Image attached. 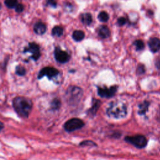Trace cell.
Returning <instances> with one entry per match:
<instances>
[{
	"mask_svg": "<svg viewBox=\"0 0 160 160\" xmlns=\"http://www.w3.org/2000/svg\"><path fill=\"white\" fill-rule=\"evenodd\" d=\"M13 106L19 116L27 118L33 109V102L28 98L18 96L13 100Z\"/></svg>",
	"mask_w": 160,
	"mask_h": 160,
	"instance_id": "6da1fadb",
	"label": "cell"
},
{
	"mask_svg": "<svg viewBox=\"0 0 160 160\" xmlns=\"http://www.w3.org/2000/svg\"><path fill=\"white\" fill-rule=\"evenodd\" d=\"M106 113L109 117L113 118H123L127 115V106L122 101H113L109 105Z\"/></svg>",
	"mask_w": 160,
	"mask_h": 160,
	"instance_id": "7a4b0ae2",
	"label": "cell"
},
{
	"mask_svg": "<svg viewBox=\"0 0 160 160\" xmlns=\"http://www.w3.org/2000/svg\"><path fill=\"white\" fill-rule=\"evenodd\" d=\"M83 95V91L79 87L71 86L66 91V98L68 101L71 104L77 103L81 100Z\"/></svg>",
	"mask_w": 160,
	"mask_h": 160,
	"instance_id": "3957f363",
	"label": "cell"
},
{
	"mask_svg": "<svg viewBox=\"0 0 160 160\" xmlns=\"http://www.w3.org/2000/svg\"><path fill=\"white\" fill-rule=\"evenodd\" d=\"M125 141L138 148H143L147 144V139L146 137L140 135L131 136H126Z\"/></svg>",
	"mask_w": 160,
	"mask_h": 160,
	"instance_id": "277c9868",
	"label": "cell"
},
{
	"mask_svg": "<svg viewBox=\"0 0 160 160\" xmlns=\"http://www.w3.org/2000/svg\"><path fill=\"white\" fill-rule=\"evenodd\" d=\"M84 122L78 118H72L67 121L64 124V128L68 132L74 131L84 126Z\"/></svg>",
	"mask_w": 160,
	"mask_h": 160,
	"instance_id": "5b68a950",
	"label": "cell"
},
{
	"mask_svg": "<svg viewBox=\"0 0 160 160\" xmlns=\"http://www.w3.org/2000/svg\"><path fill=\"white\" fill-rule=\"evenodd\" d=\"M59 74V71L53 67H45L43 68L38 74V78L41 79L44 77H47L49 79H51L56 77Z\"/></svg>",
	"mask_w": 160,
	"mask_h": 160,
	"instance_id": "8992f818",
	"label": "cell"
},
{
	"mask_svg": "<svg viewBox=\"0 0 160 160\" xmlns=\"http://www.w3.org/2000/svg\"><path fill=\"white\" fill-rule=\"evenodd\" d=\"M55 57L57 62L60 63H66L70 59V56L68 53L62 50L59 47L55 48Z\"/></svg>",
	"mask_w": 160,
	"mask_h": 160,
	"instance_id": "52a82bcc",
	"label": "cell"
},
{
	"mask_svg": "<svg viewBox=\"0 0 160 160\" xmlns=\"http://www.w3.org/2000/svg\"><path fill=\"white\" fill-rule=\"evenodd\" d=\"M25 52H29L32 53L31 58L35 61L38 59L41 56L39 46L35 43H30L28 45V47L25 49Z\"/></svg>",
	"mask_w": 160,
	"mask_h": 160,
	"instance_id": "ba28073f",
	"label": "cell"
},
{
	"mask_svg": "<svg viewBox=\"0 0 160 160\" xmlns=\"http://www.w3.org/2000/svg\"><path fill=\"white\" fill-rule=\"evenodd\" d=\"M117 91L116 86H111L108 88H98V93L101 97L111 98L115 94Z\"/></svg>",
	"mask_w": 160,
	"mask_h": 160,
	"instance_id": "9c48e42d",
	"label": "cell"
},
{
	"mask_svg": "<svg viewBox=\"0 0 160 160\" xmlns=\"http://www.w3.org/2000/svg\"><path fill=\"white\" fill-rule=\"evenodd\" d=\"M148 46L152 52L158 51L160 49V40L158 38H151L148 41Z\"/></svg>",
	"mask_w": 160,
	"mask_h": 160,
	"instance_id": "30bf717a",
	"label": "cell"
},
{
	"mask_svg": "<svg viewBox=\"0 0 160 160\" xmlns=\"http://www.w3.org/2000/svg\"><path fill=\"white\" fill-rule=\"evenodd\" d=\"M46 30V26L41 22L36 23L34 26V31L37 35H43Z\"/></svg>",
	"mask_w": 160,
	"mask_h": 160,
	"instance_id": "8fae6325",
	"label": "cell"
},
{
	"mask_svg": "<svg viewBox=\"0 0 160 160\" xmlns=\"http://www.w3.org/2000/svg\"><path fill=\"white\" fill-rule=\"evenodd\" d=\"M99 36L101 37L103 39L108 38L111 35V32H110L109 29L106 26H103L100 28L98 31Z\"/></svg>",
	"mask_w": 160,
	"mask_h": 160,
	"instance_id": "7c38bea8",
	"label": "cell"
},
{
	"mask_svg": "<svg viewBox=\"0 0 160 160\" xmlns=\"http://www.w3.org/2000/svg\"><path fill=\"white\" fill-rule=\"evenodd\" d=\"M100 106V101L99 100L95 101V102H94L93 106H91V108L88 110V115H90L91 116H94L95 115H96V112L98 111Z\"/></svg>",
	"mask_w": 160,
	"mask_h": 160,
	"instance_id": "4fadbf2b",
	"label": "cell"
},
{
	"mask_svg": "<svg viewBox=\"0 0 160 160\" xmlns=\"http://www.w3.org/2000/svg\"><path fill=\"white\" fill-rule=\"evenodd\" d=\"M85 33L81 30H76L73 33V38L76 41H81L85 38Z\"/></svg>",
	"mask_w": 160,
	"mask_h": 160,
	"instance_id": "5bb4252c",
	"label": "cell"
},
{
	"mask_svg": "<svg viewBox=\"0 0 160 160\" xmlns=\"http://www.w3.org/2000/svg\"><path fill=\"white\" fill-rule=\"evenodd\" d=\"M93 21L92 16L90 13L83 14L81 16V22L86 25H90Z\"/></svg>",
	"mask_w": 160,
	"mask_h": 160,
	"instance_id": "9a60e30c",
	"label": "cell"
},
{
	"mask_svg": "<svg viewBox=\"0 0 160 160\" xmlns=\"http://www.w3.org/2000/svg\"><path fill=\"white\" fill-rule=\"evenodd\" d=\"M149 105L150 103L148 101H144L142 104H140L138 108V113L139 115H144V114H145L148 111Z\"/></svg>",
	"mask_w": 160,
	"mask_h": 160,
	"instance_id": "2e32d148",
	"label": "cell"
},
{
	"mask_svg": "<svg viewBox=\"0 0 160 160\" xmlns=\"http://www.w3.org/2000/svg\"><path fill=\"white\" fill-rule=\"evenodd\" d=\"M63 34V29L60 26H55L52 29V35L53 36L60 37Z\"/></svg>",
	"mask_w": 160,
	"mask_h": 160,
	"instance_id": "e0dca14e",
	"label": "cell"
},
{
	"mask_svg": "<svg viewBox=\"0 0 160 160\" xmlns=\"http://www.w3.org/2000/svg\"><path fill=\"white\" fill-rule=\"evenodd\" d=\"M99 20L101 22H107L109 20V15L108 14L105 12V11H101V12L99 14L98 16Z\"/></svg>",
	"mask_w": 160,
	"mask_h": 160,
	"instance_id": "ac0fdd59",
	"label": "cell"
},
{
	"mask_svg": "<svg viewBox=\"0 0 160 160\" xmlns=\"http://www.w3.org/2000/svg\"><path fill=\"white\" fill-rule=\"evenodd\" d=\"M133 44H134V45L135 46L136 50H138V51L142 50V49H143L144 48V42L142 40H136L134 42V43H133Z\"/></svg>",
	"mask_w": 160,
	"mask_h": 160,
	"instance_id": "d6986e66",
	"label": "cell"
},
{
	"mask_svg": "<svg viewBox=\"0 0 160 160\" xmlns=\"http://www.w3.org/2000/svg\"><path fill=\"white\" fill-rule=\"evenodd\" d=\"M60 106H61V102L58 100V99L55 98L51 102V106L53 109H54V110L58 109L60 108Z\"/></svg>",
	"mask_w": 160,
	"mask_h": 160,
	"instance_id": "ffe728a7",
	"label": "cell"
},
{
	"mask_svg": "<svg viewBox=\"0 0 160 160\" xmlns=\"http://www.w3.org/2000/svg\"><path fill=\"white\" fill-rule=\"evenodd\" d=\"M5 3L6 6L10 8H13L18 5V1L17 0H5Z\"/></svg>",
	"mask_w": 160,
	"mask_h": 160,
	"instance_id": "44dd1931",
	"label": "cell"
},
{
	"mask_svg": "<svg viewBox=\"0 0 160 160\" xmlns=\"http://www.w3.org/2000/svg\"><path fill=\"white\" fill-rule=\"evenodd\" d=\"M16 74L20 77H23L26 74V69L23 66H18L16 68Z\"/></svg>",
	"mask_w": 160,
	"mask_h": 160,
	"instance_id": "7402d4cb",
	"label": "cell"
},
{
	"mask_svg": "<svg viewBox=\"0 0 160 160\" xmlns=\"http://www.w3.org/2000/svg\"><path fill=\"white\" fill-rule=\"evenodd\" d=\"M126 19L124 17H121L118 19L117 23L120 26H122L126 24Z\"/></svg>",
	"mask_w": 160,
	"mask_h": 160,
	"instance_id": "603a6c76",
	"label": "cell"
},
{
	"mask_svg": "<svg viewBox=\"0 0 160 160\" xmlns=\"http://www.w3.org/2000/svg\"><path fill=\"white\" fill-rule=\"evenodd\" d=\"M137 72L138 74H143L145 72V68L143 64H139L137 68Z\"/></svg>",
	"mask_w": 160,
	"mask_h": 160,
	"instance_id": "cb8c5ba5",
	"label": "cell"
},
{
	"mask_svg": "<svg viewBox=\"0 0 160 160\" xmlns=\"http://www.w3.org/2000/svg\"><path fill=\"white\" fill-rule=\"evenodd\" d=\"M80 145L82 146H93V145H96L94 142H91V141H85V142H83L80 144Z\"/></svg>",
	"mask_w": 160,
	"mask_h": 160,
	"instance_id": "d4e9b609",
	"label": "cell"
},
{
	"mask_svg": "<svg viewBox=\"0 0 160 160\" xmlns=\"http://www.w3.org/2000/svg\"><path fill=\"white\" fill-rule=\"evenodd\" d=\"M15 10L18 13H21L24 10V6L22 4H18V5L15 7Z\"/></svg>",
	"mask_w": 160,
	"mask_h": 160,
	"instance_id": "484cf974",
	"label": "cell"
},
{
	"mask_svg": "<svg viewBox=\"0 0 160 160\" xmlns=\"http://www.w3.org/2000/svg\"><path fill=\"white\" fill-rule=\"evenodd\" d=\"M47 4L53 8H56L57 6V3L56 0H47Z\"/></svg>",
	"mask_w": 160,
	"mask_h": 160,
	"instance_id": "4316f807",
	"label": "cell"
},
{
	"mask_svg": "<svg viewBox=\"0 0 160 160\" xmlns=\"http://www.w3.org/2000/svg\"><path fill=\"white\" fill-rule=\"evenodd\" d=\"M155 65H156V66H157V68H158V69L160 70V59H157V61H156Z\"/></svg>",
	"mask_w": 160,
	"mask_h": 160,
	"instance_id": "83f0119b",
	"label": "cell"
},
{
	"mask_svg": "<svg viewBox=\"0 0 160 160\" xmlns=\"http://www.w3.org/2000/svg\"><path fill=\"white\" fill-rule=\"evenodd\" d=\"M4 127H5V126H4V124L2 123L1 121H0V132H1L3 129H4Z\"/></svg>",
	"mask_w": 160,
	"mask_h": 160,
	"instance_id": "f1b7e54d",
	"label": "cell"
},
{
	"mask_svg": "<svg viewBox=\"0 0 160 160\" xmlns=\"http://www.w3.org/2000/svg\"><path fill=\"white\" fill-rule=\"evenodd\" d=\"M1 4H0V9H1Z\"/></svg>",
	"mask_w": 160,
	"mask_h": 160,
	"instance_id": "f546056e",
	"label": "cell"
}]
</instances>
